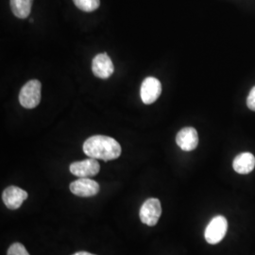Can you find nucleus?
Listing matches in <instances>:
<instances>
[{"mask_svg":"<svg viewBox=\"0 0 255 255\" xmlns=\"http://www.w3.org/2000/svg\"><path fill=\"white\" fill-rule=\"evenodd\" d=\"M162 215L161 202L158 199H148L146 200L139 212V217L141 221L147 226H155Z\"/></svg>","mask_w":255,"mask_h":255,"instance_id":"obj_4","label":"nucleus"},{"mask_svg":"<svg viewBox=\"0 0 255 255\" xmlns=\"http://www.w3.org/2000/svg\"><path fill=\"white\" fill-rule=\"evenodd\" d=\"M233 167L237 173H251L255 167V155L251 152H243L237 155L233 162Z\"/></svg>","mask_w":255,"mask_h":255,"instance_id":"obj_11","label":"nucleus"},{"mask_svg":"<svg viewBox=\"0 0 255 255\" xmlns=\"http://www.w3.org/2000/svg\"><path fill=\"white\" fill-rule=\"evenodd\" d=\"M27 193L17 186L7 187L3 194L2 200L7 208L10 210L18 209L22 203L27 199Z\"/></svg>","mask_w":255,"mask_h":255,"instance_id":"obj_9","label":"nucleus"},{"mask_svg":"<svg viewBox=\"0 0 255 255\" xmlns=\"http://www.w3.org/2000/svg\"><path fill=\"white\" fill-rule=\"evenodd\" d=\"M32 3L33 0H10V9L17 18L26 19L30 14Z\"/></svg>","mask_w":255,"mask_h":255,"instance_id":"obj_12","label":"nucleus"},{"mask_svg":"<svg viewBox=\"0 0 255 255\" xmlns=\"http://www.w3.org/2000/svg\"><path fill=\"white\" fill-rule=\"evenodd\" d=\"M227 230H228L227 219H225L223 216H217L213 218L205 229V233H204L205 240L211 245H216L225 237Z\"/></svg>","mask_w":255,"mask_h":255,"instance_id":"obj_3","label":"nucleus"},{"mask_svg":"<svg viewBox=\"0 0 255 255\" xmlns=\"http://www.w3.org/2000/svg\"><path fill=\"white\" fill-rule=\"evenodd\" d=\"M114 70V64L107 53L98 54L93 59L92 71L96 77L106 80L113 75Z\"/></svg>","mask_w":255,"mask_h":255,"instance_id":"obj_7","label":"nucleus"},{"mask_svg":"<svg viewBox=\"0 0 255 255\" xmlns=\"http://www.w3.org/2000/svg\"><path fill=\"white\" fill-rule=\"evenodd\" d=\"M101 165L97 159L89 158L70 164V172L79 178H90L100 172Z\"/></svg>","mask_w":255,"mask_h":255,"instance_id":"obj_6","label":"nucleus"},{"mask_svg":"<svg viewBox=\"0 0 255 255\" xmlns=\"http://www.w3.org/2000/svg\"><path fill=\"white\" fill-rule=\"evenodd\" d=\"M72 255H92V254H89V253H86V252H79V253H76V254H74Z\"/></svg>","mask_w":255,"mask_h":255,"instance_id":"obj_16","label":"nucleus"},{"mask_svg":"<svg viewBox=\"0 0 255 255\" xmlns=\"http://www.w3.org/2000/svg\"><path fill=\"white\" fill-rule=\"evenodd\" d=\"M176 143L184 151L194 150L199 145L197 129L192 127L183 128L176 136Z\"/></svg>","mask_w":255,"mask_h":255,"instance_id":"obj_10","label":"nucleus"},{"mask_svg":"<svg viewBox=\"0 0 255 255\" xmlns=\"http://www.w3.org/2000/svg\"><path fill=\"white\" fill-rule=\"evenodd\" d=\"M83 151L90 158L105 162L116 160L121 154V146L117 140L105 135H94L83 144Z\"/></svg>","mask_w":255,"mask_h":255,"instance_id":"obj_1","label":"nucleus"},{"mask_svg":"<svg viewBox=\"0 0 255 255\" xmlns=\"http://www.w3.org/2000/svg\"><path fill=\"white\" fill-rule=\"evenodd\" d=\"M74 4L83 11L91 12L98 9L101 5L100 0H73Z\"/></svg>","mask_w":255,"mask_h":255,"instance_id":"obj_13","label":"nucleus"},{"mask_svg":"<svg viewBox=\"0 0 255 255\" xmlns=\"http://www.w3.org/2000/svg\"><path fill=\"white\" fill-rule=\"evenodd\" d=\"M247 105L250 109L255 112V86L250 92V95L247 99Z\"/></svg>","mask_w":255,"mask_h":255,"instance_id":"obj_15","label":"nucleus"},{"mask_svg":"<svg viewBox=\"0 0 255 255\" xmlns=\"http://www.w3.org/2000/svg\"><path fill=\"white\" fill-rule=\"evenodd\" d=\"M70 191L78 197H93L100 192V184L89 178H80L70 183Z\"/></svg>","mask_w":255,"mask_h":255,"instance_id":"obj_8","label":"nucleus"},{"mask_svg":"<svg viewBox=\"0 0 255 255\" xmlns=\"http://www.w3.org/2000/svg\"><path fill=\"white\" fill-rule=\"evenodd\" d=\"M41 82L31 80L27 82L19 94V102L26 109H33L41 101Z\"/></svg>","mask_w":255,"mask_h":255,"instance_id":"obj_2","label":"nucleus"},{"mask_svg":"<svg viewBox=\"0 0 255 255\" xmlns=\"http://www.w3.org/2000/svg\"><path fill=\"white\" fill-rule=\"evenodd\" d=\"M162 93V84L159 80L148 77L144 80L141 85L140 96L145 104H152L158 100Z\"/></svg>","mask_w":255,"mask_h":255,"instance_id":"obj_5","label":"nucleus"},{"mask_svg":"<svg viewBox=\"0 0 255 255\" xmlns=\"http://www.w3.org/2000/svg\"><path fill=\"white\" fill-rule=\"evenodd\" d=\"M7 255H29L21 243H14L9 247Z\"/></svg>","mask_w":255,"mask_h":255,"instance_id":"obj_14","label":"nucleus"}]
</instances>
